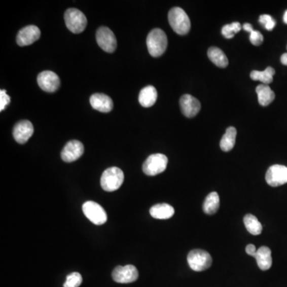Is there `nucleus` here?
Returning <instances> with one entry per match:
<instances>
[{
  "label": "nucleus",
  "mask_w": 287,
  "mask_h": 287,
  "mask_svg": "<svg viewBox=\"0 0 287 287\" xmlns=\"http://www.w3.org/2000/svg\"><path fill=\"white\" fill-rule=\"evenodd\" d=\"M258 267L262 270H267L272 266V257L271 250L267 246H261L258 249L256 256Z\"/></svg>",
  "instance_id": "nucleus-19"
},
{
  "label": "nucleus",
  "mask_w": 287,
  "mask_h": 287,
  "mask_svg": "<svg viewBox=\"0 0 287 287\" xmlns=\"http://www.w3.org/2000/svg\"><path fill=\"white\" fill-rule=\"evenodd\" d=\"M275 74L274 68L267 67L263 71L253 70L250 73V79L254 81H259L263 84L268 85L273 82V77Z\"/></svg>",
  "instance_id": "nucleus-25"
},
{
  "label": "nucleus",
  "mask_w": 287,
  "mask_h": 287,
  "mask_svg": "<svg viewBox=\"0 0 287 287\" xmlns=\"http://www.w3.org/2000/svg\"><path fill=\"white\" fill-rule=\"evenodd\" d=\"M286 49H287V47H286Z\"/></svg>",
  "instance_id": "nucleus-35"
},
{
  "label": "nucleus",
  "mask_w": 287,
  "mask_h": 287,
  "mask_svg": "<svg viewBox=\"0 0 287 287\" xmlns=\"http://www.w3.org/2000/svg\"><path fill=\"white\" fill-rule=\"evenodd\" d=\"M237 130L235 127H229L226 130L225 134L220 140V148L224 152L231 151L235 147Z\"/></svg>",
  "instance_id": "nucleus-23"
},
{
  "label": "nucleus",
  "mask_w": 287,
  "mask_h": 287,
  "mask_svg": "<svg viewBox=\"0 0 287 287\" xmlns=\"http://www.w3.org/2000/svg\"><path fill=\"white\" fill-rule=\"evenodd\" d=\"M241 24L238 22L223 26L222 34L226 39H232L238 32L240 31Z\"/></svg>",
  "instance_id": "nucleus-26"
},
{
  "label": "nucleus",
  "mask_w": 287,
  "mask_h": 287,
  "mask_svg": "<svg viewBox=\"0 0 287 287\" xmlns=\"http://www.w3.org/2000/svg\"><path fill=\"white\" fill-rule=\"evenodd\" d=\"M125 175L122 170L117 167L104 170L101 177V186L103 190L114 192L120 189L123 184Z\"/></svg>",
  "instance_id": "nucleus-3"
},
{
  "label": "nucleus",
  "mask_w": 287,
  "mask_h": 287,
  "mask_svg": "<svg viewBox=\"0 0 287 287\" xmlns=\"http://www.w3.org/2000/svg\"><path fill=\"white\" fill-rule=\"evenodd\" d=\"M34 133V126L27 120H23L18 122L13 129V136L15 140L21 145L28 141Z\"/></svg>",
  "instance_id": "nucleus-14"
},
{
  "label": "nucleus",
  "mask_w": 287,
  "mask_h": 287,
  "mask_svg": "<svg viewBox=\"0 0 287 287\" xmlns=\"http://www.w3.org/2000/svg\"><path fill=\"white\" fill-rule=\"evenodd\" d=\"M283 21L284 23H285V24H287V10L285 11V13H284Z\"/></svg>",
  "instance_id": "nucleus-34"
},
{
  "label": "nucleus",
  "mask_w": 287,
  "mask_h": 287,
  "mask_svg": "<svg viewBox=\"0 0 287 287\" xmlns=\"http://www.w3.org/2000/svg\"><path fill=\"white\" fill-rule=\"evenodd\" d=\"M246 252L249 256L255 257L256 255V252H257L256 246L253 244H248L247 246H246Z\"/></svg>",
  "instance_id": "nucleus-31"
},
{
  "label": "nucleus",
  "mask_w": 287,
  "mask_h": 287,
  "mask_svg": "<svg viewBox=\"0 0 287 287\" xmlns=\"http://www.w3.org/2000/svg\"><path fill=\"white\" fill-rule=\"evenodd\" d=\"M96 39L99 47L107 53H113L117 48V40L114 32L106 26H101L97 30Z\"/></svg>",
  "instance_id": "nucleus-8"
},
{
  "label": "nucleus",
  "mask_w": 287,
  "mask_h": 287,
  "mask_svg": "<svg viewBox=\"0 0 287 287\" xmlns=\"http://www.w3.org/2000/svg\"><path fill=\"white\" fill-rule=\"evenodd\" d=\"M82 211L86 218L96 225H102L107 221V214L100 204L93 201H87L82 206Z\"/></svg>",
  "instance_id": "nucleus-7"
},
{
  "label": "nucleus",
  "mask_w": 287,
  "mask_h": 287,
  "mask_svg": "<svg viewBox=\"0 0 287 287\" xmlns=\"http://www.w3.org/2000/svg\"><path fill=\"white\" fill-rule=\"evenodd\" d=\"M148 51L154 58L160 57L165 52L168 47V38L161 29H153L148 35Z\"/></svg>",
  "instance_id": "nucleus-1"
},
{
  "label": "nucleus",
  "mask_w": 287,
  "mask_h": 287,
  "mask_svg": "<svg viewBox=\"0 0 287 287\" xmlns=\"http://www.w3.org/2000/svg\"><path fill=\"white\" fill-rule=\"evenodd\" d=\"M243 223L249 233L254 235H260L263 231V226L257 217L253 214H247L243 218Z\"/></svg>",
  "instance_id": "nucleus-24"
},
{
  "label": "nucleus",
  "mask_w": 287,
  "mask_h": 287,
  "mask_svg": "<svg viewBox=\"0 0 287 287\" xmlns=\"http://www.w3.org/2000/svg\"><path fill=\"white\" fill-rule=\"evenodd\" d=\"M150 214L157 220H168L173 217L175 210L168 203H159L153 206L150 210Z\"/></svg>",
  "instance_id": "nucleus-18"
},
{
  "label": "nucleus",
  "mask_w": 287,
  "mask_h": 287,
  "mask_svg": "<svg viewBox=\"0 0 287 287\" xmlns=\"http://www.w3.org/2000/svg\"><path fill=\"white\" fill-rule=\"evenodd\" d=\"M168 22L174 31L180 35H185L190 31V19L182 8H173L170 10Z\"/></svg>",
  "instance_id": "nucleus-2"
},
{
  "label": "nucleus",
  "mask_w": 287,
  "mask_h": 287,
  "mask_svg": "<svg viewBox=\"0 0 287 287\" xmlns=\"http://www.w3.org/2000/svg\"><path fill=\"white\" fill-rule=\"evenodd\" d=\"M37 82L42 90L47 93L56 91L61 84L59 77L50 70L43 71L38 75Z\"/></svg>",
  "instance_id": "nucleus-11"
},
{
  "label": "nucleus",
  "mask_w": 287,
  "mask_h": 287,
  "mask_svg": "<svg viewBox=\"0 0 287 287\" xmlns=\"http://www.w3.org/2000/svg\"><path fill=\"white\" fill-rule=\"evenodd\" d=\"M65 26L74 34H80L87 26L86 15L76 8L66 10L64 15Z\"/></svg>",
  "instance_id": "nucleus-4"
},
{
  "label": "nucleus",
  "mask_w": 287,
  "mask_h": 287,
  "mask_svg": "<svg viewBox=\"0 0 287 287\" xmlns=\"http://www.w3.org/2000/svg\"><path fill=\"white\" fill-rule=\"evenodd\" d=\"M242 27H243V30H244L245 31L249 32V33H250L252 30H254L253 26H252L250 23H245V24L242 26Z\"/></svg>",
  "instance_id": "nucleus-32"
},
{
  "label": "nucleus",
  "mask_w": 287,
  "mask_h": 287,
  "mask_svg": "<svg viewBox=\"0 0 287 287\" xmlns=\"http://www.w3.org/2000/svg\"><path fill=\"white\" fill-rule=\"evenodd\" d=\"M281 62L283 65H287V53L282 54L281 57Z\"/></svg>",
  "instance_id": "nucleus-33"
},
{
  "label": "nucleus",
  "mask_w": 287,
  "mask_h": 287,
  "mask_svg": "<svg viewBox=\"0 0 287 287\" xmlns=\"http://www.w3.org/2000/svg\"><path fill=\"white\" fill-rule=\"evenodd\" d=\"M82 282V277L79 273L74 272L66 277L64 287H79Z\"/></svg>",
  "instance_id": "nucleus-27"
},
{
  "label": "nucleus",
  "mask_w": 287,
  "mask_h": 287,
  "mask_svg": "<svg viewBox=\"0 0 287 287\" xmlns=\"http://www.w3.org/2000/svg\"><path fill=\"white\" fill-rule=\"evenodd\" d=\"M40 36L41 31L40 28L34 25H30L19 30L16 42L20 47L31 45L32 43L40 40Z\"/></svg>",
  "instance_id": "nucleus-13"
},
{
  "label": "nucleus",
  "mask_w": 287,
  "mask_h": 287,
  "mask_svg": "<svg viewBox=\"0 0 287 287\" xmlns=\"http://www.w3.org/2000/svg\"><path fill=\"white\" fill-rule=\"evenodd\" d=\"M220 200L218 193L216 192H211L207 195L204 203H203V210L207 214H213L217 213L220 208Z\"/></svg>",
  "instance_id": "nucleus-22"
},
{
  "label": "nucleus",
  "mask_w": 287,
  "mask_h": 287,
  "mask_svg": "<svg viewBox=\"0 0 287 287\" xmlns=\"http://www.w3.org/2000/svg\"><path fill=\"white\" fill-rule=\"evenodd\" d=\"M84 153V146L79 140H73L68 142L63 148L61 157L65 162L70 163L79 160Z\"/></svg>",
  "instance_id": "nucleus-12"
},
{
  "label": "nucleus",
  "mask_w": 287,
  "mask_h": 287,
  "mask_svg": "<svg viewBox=\"0 0 287 287\" xmlns=\"http://www.w3.org/2000/svg\"><path fill=\"white\" fill-rule=\"evenodd\" d=\"M250 41L254 46H260L263 42V36L258 30H252L250 33Z\"/></svg>",
  "instance_id": "nucleus-29"
},
{
  "label": "nucleus",
  "mask_w": 287,
  "mask_h": 287,
  "mask_svg": "<svg viewBox=\"0 0 287 287\" xmlns=\"http://www.w3.org/2000/svg\"><path fill=\"white\" fill-rule=\"evenodd\" d=\"M266 181L271 187L285 185L287 183V167L280 164L270 166L266 174Z\"/></svg>",
  "instance_id": "nucleus-10"
},
{
  "label": "nucleus",
  "mask_w": 287,
  "mask_h": 287,
  "mask_svg": "<svg viewBox=\"0 0 287 287\" xmlns=\"http://www.w3.org/2000/svg\"><path fill=\"white\" fill-rule=\"evenodd\" d=\"M90 104L99 112L109 113L114 108L112 99L104 93H94L90 97Z\"/></svg>",
  "instance_id": "nucleus-16"
},
{
  "label": "nucleus",
  "mask_w": 287,
  "mask_h": 287,
  "mask_svg": "<svg viewBox=\"0 0 287 287\" xmlns=\"http://www.w3.org/2000/svg\"><path fill=\"white\" fill-rule=\"evenodd\" d=\"M256 93L258 95V101L262 106H267L270 103H272L275 98L274 91L270 89L268 85H259L256 88Z\"/></svg>",
  "instance_id": "nucleus-20"
},
{
  "label": "nucleus",
  "mask_w": 287,
  "mask_h": 287,
  "mask_svg": "<svg viewBox=\"0 0 287 287\" xmlns=\"http://www.w3.org/2000/svg\"><path fill=\"white\" fill-rule=\"evenodd\" d=\"M207 56L211 62L218 67L225 68L228 65V59L222 50L218 47H210L207 51Z\"/></svg>",
  "instance_id": "nucleus-21"
},
{
  "label": "nucleus",
  "mask_w": 287,
  "mask_h": 287,
  "mask_svg": "<svg viewBox=\"0 0 287 287\" xmlns=\"http://www.w3.org/2000/svg\"><path fill=\"white\" fill-rule=\"evenodd\" d=\"M188 263L192 270L197 272L210 268L212 263L211 255L206 250L196 249L189 252L188 255Z\"/></svg>",
  "instance_id": "nucleus-5"
},
{
  "label": "nucleus",
  "mask_w": 287,
  "mask_h": 287,
  "mask_svg": "<svg viewBox=\"0 0 287 287\" xmlns=\"http://www.w3.org/2000/svg\"><path fill=\"white\" fill-rule=\"evenodd\" d=\"M138 276L137 269L133 265L118 266L112 273L113 278L118 283H131L137 280Z\"/></svg>",
  "instance_id": "nucleus-9"
},
{
  "label": "nucleus",
  "mask_w": 287,
  "mask_h": 287,
  "mask_svg": "<svg viewBox=\"0 0 287 287\" xmlns=\"http://www.w3.org/2000/svg\"><path fill=\"white\" fill-rule=\"evenodd\" d=\"M168 162V157L164 154L161 153L153 154L148 157L146 161L144 162L142 169L144 173L146 175L154 176L165 171Z\"/></svg>",
  "instance_id": "nucleus-6"
},
{
  "label": "nucleus",
  "mask_w": 287,
  "mask_h": 287,
  "mask_svg": "<svg viewBox=\"0 0 287 287\" xmlns=\"http://www.w3.org/2000/svg\"><path fill=\"white\" fill-rule=\"evenodd\" d=\"M181 111L186 118H194L200 112L201 104L196 97L189 94H185L180 100Z\"/></svg>",
  "instance_id": "nucleus-15"
},
{
  "label": "nucleus",
  "mask_w": 287,
  "mask_h": 287,
  "mask_svg": "<svg viewBox=\"0 0 287 287\" xmlns=\"http://www.w3.org/2000/svg\"><path fill=\"white\" fill-rule=\"evenodd\" d=\"M11 102V97L7 94L5 90H1L0 91V111H4L8 104Z\"/></svg>",
  "instance_id": "nucleus-30"
},
{
  "label": "nucleus",
  "mask_w": 287,
  "mask_h": 287,
  "mask_svg": "<svg viewBox=\"0 0 287 287\" xmlns=\"http://www.w3.org/2000/svg\"><path fill=\"white\" fill-rule=\"evenodd\" d=\"M259 23H261L264 26V28L267 29V30H272L276 25L275 20L269 15H262L259 17Z\"/></svg>",
  "instance_id": "nucleus-28"
},
{
  "label": "nucleus",
  "mask_w": 287,
  "mask_h": 287,
  "mask_svg": "<svg viewBox=\"0 0 287 287\" xmlns=\"http://www.w3.org/2000/svg\"><path fill=\"white\" fill-rule=\"evenodd\" d=\"M157 91L156 88L153 86H148L143 88L139 93V102L142 106L149 108L153 106L157 100Z\"/></svg>",
  "instance_id": "nucleus-17"
}]
</instances>
